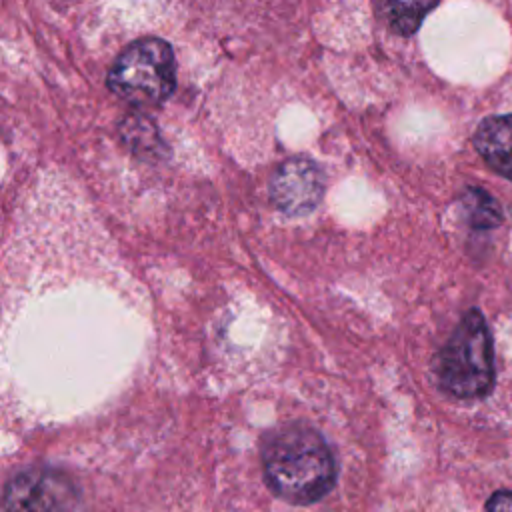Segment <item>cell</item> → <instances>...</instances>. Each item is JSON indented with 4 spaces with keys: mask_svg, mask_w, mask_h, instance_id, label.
I'll list each match as a JSON object with an SVG mask.
<instances>
[{
    "mask_svg": "<svg viewBox=\"0 0 512 512\" xmlns=\"http://www.w3.org/2000/svg\"><path fill=\"white\" fill-rule=\"evenodd\" d=\"M472 144L492 170L512 180V114L484 118L472 136Z\"/></svg>",
    "mask_w": 512,
    "mask_h": 512,
    "instance_id": "cell-6",
    "label": "cell"
},
{
    "mask_svg": "<svg viewBox=\"0 0 512 512\" xmlns=\"http://www.w3.org/2000/svg\"><path fill=\"white\" fill-rule=\"evenodd\" d=\"M268 488L290 504H312L336 482V462L326 440L312 428L294 424L276 432L262 450Z\"/></svg>",
    "mask_w": 512,
    "mask_h": 512,
    "instance_id": "cell-1",
    "label": "cell"
},
{
    "mask_svg": "<svg viewBox=\"0 0 512 512\" xmlns=\"http://www.w3.org/2000/svg\"><path fill=\"white\" fill-rule=\"evenodd\" d=\"M8 512H80L74 482L52 468H26L14 474L4 490Z\"/></svg>",
    "mask_w": 512,
    "mask_h": 512,
    "instance_id": "cell-4",
    "label": "cell"
},
{
    "mask_svg": "<svg viewBox=\"0 0 512 512\" xmlns=\"http://www.w3.org/2000/svg\"><path fill=\"white\" fill-rule=\"evenodd\" d=\"M462 212L472 228H496L502 222L500 204L482 188H468L462 194Z\"/></svg>",
    "mask_w": 512,
    "mask_h": 512,
    "instance_id": "cell-7",
    "label": "cell"
},
{
    "mask_svg": "<svg viewBox=\"0 0 512 512\" xmlns=\"http://www.w3.org/2000/svg\"><path fill=\"white\" fill-rule=\"evenodd\" d=\"M486 512H512V492L498 490L486 502Z\"/></svg>",
    "mask_w": 512,
    "mask_h": 512,
    "instance_id": "cell-9",
    "label": "cell"
},
{
    "mask_svg": "<svg viewBox=\"0 0 512 512\" xmlns=\"http://www.w3.org/2000/svg\"><path fill=\"white\" fill-rule=\"evenodd\" d=\"M440 386L456 398H480L494 382L492 338L484 316L468 310L436 356Z\"/></svg>",
    "mask_w": 512,
    "mask_h": 512,
    "instance_id": "cell-2",
    "label": "cell"
},
{
    "mask_svg": "<svg viewBox=\"0 0 512 512\" xmlns=\"http://www.w3.org/2000/svg\"><path fill=\"white\" fill-rule=\"evenodd\" d=\"M432 8L434 4L388 2L384 4V18L396 34H412L420 26L424 14Z\"/></svg>",
    "mask_w": 512,
    "mask_h": 512,
    "instance_id": "cell-8",
    "label": "cell"
},
{
    "mask_svg": "<svg viewBox=\"0 0 512 512\" xmlns=\"http://www.w3.org/2000/svg\"><path fill=\"white\" fill-rule=\"evenodd\" d=\"M108 86L136 106L164 102L176 86V60L170 44L156 36L130 42L108 72Z\"/></svg>",
    "mask_w": 512,
    "mask_h": 512,
    "instance_id": "cell-3",
    "label": "cell"
},
{
    "mask_svg": "<svg viewBox=\"0 0 512 512\" xmlns=\"http://www.w3.org/2000/svg\"><path fill=\"white\" fill-rule=\"evenodd\" d=\"M324 194L320 168L302 156L288 158L276 166L270 178V198L274 206L288 216L312 212Z\"/></svg>",
    "mask_w": 512,
    "mask_h": 512,
    "instance_id": "cell-5",
    "label": "cell"
}]
</instances>
